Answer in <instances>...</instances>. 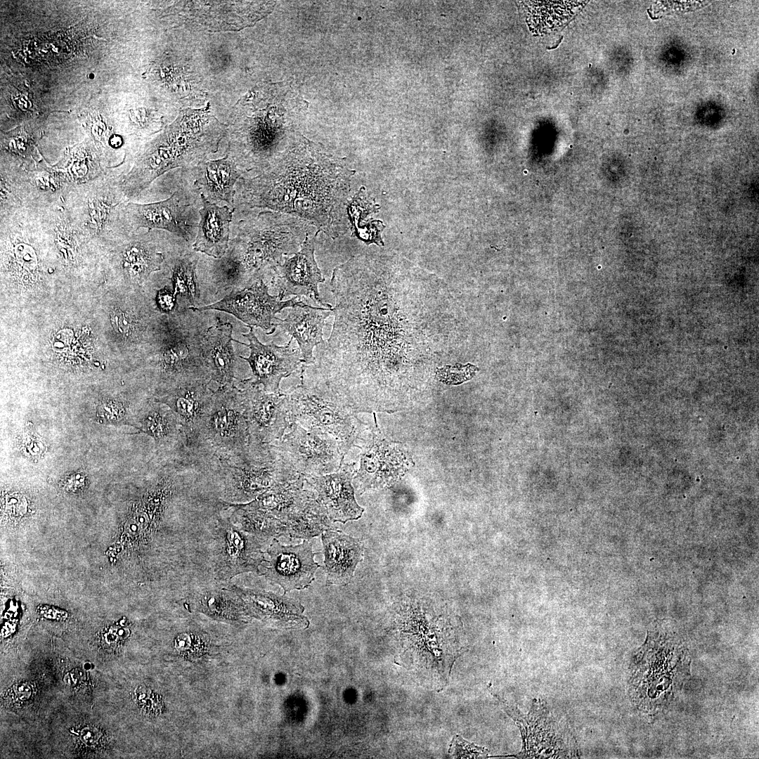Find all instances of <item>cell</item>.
I'll return each instance as SVG.
<instances>
[{
    "label": "cell",
    "instance_id": "6da1fadb",
    "mask_svg": "<svg viewBox=\"0 0 759 759\" xmlns=\"http://www.w3.org/2000/svg\"><path fill=\"white\" fill-rule=\"evenodd\" d=\"M353 174L343 159L296 134L264 171L237 181L234 207L299 217L335 238L347 231Z\"/></svg>",
    "mask_w": 759,
    "mask_h": 759
},
{
    "label": "cell",
    "instance_id": "7a4b0ae2",
    "mask_svg": "<svg viewBox=\"0 0 759 759\" xmlns=\"http://www.w3.org/2000/svg\"><path fill=\"white\" fill-rule=\"evenodd\" d=\"M246 214L232 221L228 247L223 257L245 287L264 279L285 257L301 248L314 227L309 221L271 210Z\"/></svg>",
    "mask_w": 759,
    "mask_h": 759
},
{
    "label": "cell",
    "instance_id": "3957f363",
    "mask_svg": "<svg viewBox=\"0 0 759 759\" xmlns=\"http://www.w3.org/2000/svg\"><path fill=\"white\" fill-rule=\"evenodd\" d=\"M207 311L161 313L154 329L156 365L164 391L198 381L209 382L205 340Z\"/></svg>",
    "mask_w": 759,
    "mask_h": 759
},
{
    "label": "cell",
    "instance_id": "277c9868",
    "mask_svg": "<svg viewBox=\"0 0 759 759\" xmlns=\"http://www.w3.org/2000/svg\"><path fill=\"white\" fill-rule=\"evenodd\" d=\"M121 176L103 173L72 186L64 205L86 238L110 236L119 240L133 231L125 210L128 200L121 188Z\"/></svg>",
    "mask_w": 759,
    "mask_h": 759
},
{
    "label": "cell",
    "instance_id": "5b68a950",
    "mask_svg": "<svg viewBox=\"0 0 759 759\" xmlns=\"http://www.w3.org/2000/svg\"><path fill=\"white\" fill-rule=\"evenodd\" d=\"M285 394L290 422L330 434L337 440L344 458L363 430L364 424L357 418L356 412L325 384L316 380L309 385L302 382Z\"/></svg>",
    "mask_w": 759,
    "mask_h": 759
},
{
    "label": "cell",
    "instance_id": "8992f818",
    "mask_svg": "<svg viewBox=\"0 0 759 759\" xmlns=\"http://www.w3.org/2000/svg\"><path fill=\"white\" fill-rule=\"evenodd\" d=\"M497 698L505 713L515 722L522 739L518 758H578L577 743L569 725L553 713L541 699H534L527 714L498 695Z\"/></svg>",
    "mask_w": 759,
    "mask_h": 759
},
{
    "label": "cell",
    "instance_id": "52a82bcc",
    "mask_svg": "<svg viewBox=\"0 0 759 759\" xmlns=\"http://www.w3.org/2000/svg\"><path fill=\"white\" fill-rule=\"evenodd\" d=\"M180 172L177 189L167 199L149 204L126 203V214L133 231L141 228L162 230L193 244L202 200L187 169Z\"/></svg>",
    "mask_w": 759,
    "mask_h": 759
},
{
    "label": "cell",
    "instance_id": "ba28073f",
    "mask_svg": "<svg viewBox=\"0 0 759 759\" xmlns=\"http://www.w3.org/2000/svg\"><path fill=\"white\" fill-rule=\"evenodd\" d=\"M290 432L280 439L279 448L294 469L304 476L335 472L344 463L337 440L318 429H306L290 422Z\"/></svg>",
    "mask_w": 759,
    "mask_h": 759
},
{
    "label": "cell",
    "instance_id": "9c48e42d",
    "mask_svg": "<svg viewBox=\"0 0 759 759\" xmlns=\"http://www.w3.org/2000/svg\"><path fill=\"white\" fill-rule=\"evenodd\" d=\"M264 280H259L243 289L233 291L213 304L190 309L199 311H223L232 314L247 325L268 330L270 332L266 334L271 335L273 330L272 320L278 318L275 317L276 313L285 308H291L305 303L299 301L297 297L281 300L278 294H270L268 286Z\"/></svg>",
    "mask_w": 759,
    "mask_h": 759
},
{
    "label": "cell",
    "instance_id": "30bf717a",
    "mask_svg": "<svg viewBox=\"0 0 759 759\" xmlns=\"http://www.w3.org/2000/svg\"><path fill=\"white\" fill-rule=\"evenodd\" d=\"M319 232L309 233L297 253L285 257L271 271V284L281 300L291 295L298 298L305 296L325 308H333L323 302L318 292L319 283L325 281L314 256Z\"/></svg>",
    "mask_w": 759,
    "mask_h": 759
},
{
    "label": "cell",
    "instance_id": "8fae6325",
    "mask_svg": "<svg viewBox=\"0 0 759 759\" xmlns=\"http://www.w3.org/2000/svg\"><path fill=\"white\" fill-rule=\"evenodd\" d=\"M241 382L250 443H268L280 439L290 423L285 392H267L252 378Z\"/></svg>",
    "mask_w": 759,
    "mask_h": 759
},
{
    "label": "cell",
    "instance_id": "7c38bea8",
    "mask_svg": "<svg viewBox=\"0 0 759 759\" xmlns=\"http://www.w3.org/2000/svg\"><path fill=\"white\" fill-rule=\"evenodd\" d=\"M248 333L242 334L249 344L241 343L250 349L248 357L240 356L246 361L252 369L254 383L262 384L264 391L280 393V382L290 376L301 365L300 350L291 346L292 338L285 346H278L273 342L262 344L256 337L252 326Z\"/></svg>",
    "mask_w": 759,
    "mask_h": 759
},
{
    "label": "cell",
    "instance_id": "4fadbf2b",
    "mask_svg": "<svg viewBox=\"0 0 759 759\" xmlns=\"http://www.w3.org/2000/svg\"><path fill=\"white\" fill-rule=\"evenodd\" d=\"M354 474V465L343 463L335 472L305 476L306 484L316 492L318 501L332 522L345 524L362 516L364 509L356 502L351 484Z\"/></svg>",
    "mask_w": 759,
    "mask_h": 759
},
{
    "label": "cell",
    "instance_id": "5bb4252c",
    "mask_svg": "<svg viewBox=\"0 0 759 759\" xmlns=\"http://www.w3.org/2000/svg\"><path fill=\"white\" fill-rule=\"evenodd\" d=\"M268 576L279 584L285 592L302 590L314 580V574L320 566L314 561L316 553L308 540L297 545L283 546L275 541L270 550Z\"/></svg>",
    "mask_w": 759,
    "mask_h": 759
},
{
    "label": "cell",
    "instance_id": "9a60e30c",
    "mask_svg": "<svg viewBox=\"0 0 759 759\" xmlns=\"http://www.w3.org/2000/svg\"><path fill=\"white\" fill-rule=\"evenodd\" d=\"M333 308L314 307L306 304L291 307L285 319L273 323V334L278 327L282 332H287L297 341L301 356V380L306 368L314 362L313 348L325 341L323 329L325 319L332 313Z\"/></svg>",
    "mask_w": 759,
    "mask_h": 759
},
{
    "label": "cell",
    "instance_id": "2e32d148",
    "mask_svg": "<svg viewBox=\"0 0 759 759\" xmlns=\"http://www.w3.org/2000/svg\"><path fill=\"white\" fill-rule=\"evenodd\" d=\"M187 169L194 188L207 201L215 204L223 201L235 208V186L243 175L228 155L220 160H204Z\"/></svg>",
    "mask_w": 759,
    "mask_h": 759
},
{
    "label": "cell",
    "instance_id": "e0dca14e",
    "mask_svg": "<svg viewBox=\"0 0 759 759\" xmlns=\"http://www.w3.org/2000/svg\"><path fill=\"white\" fill-rule=\"evenodd\" d=\"M199 256L191 245L181 239L169 252L163 264L171 280L179 311L201 306L197 276Z\"/></svg>",
    "mask_w": 759,
    "mask_h": 759
},
{
    "label": "cell",
    "instance_id": "ac0fdd59",
    "mask_svg": "<svg viewBox=\"0 0 759 759\" xmlns=\"http://www.w3.org/2000/svg\"><path fill=\"white\" fill-rule=\"evenodd\" d=\"M321 538L325 555L326 585L349 584L357 564L363 558V543L358 539L330 529L323 532Z\"/></svg>",
    "mask_w": 759,
    "mask_h": 759
},
{
    "label": "cell",
    "instance_id": "d6986e66",
    "mask_svg": "<svg viewBox=\"0 0 759 759\" xmlns=\"http://www.w3.org/2000/svg\"><path fill=\"white\" fill-rule=\"evenodd\" d=\"M202 207L193 249L208 257L220 259L226 252L235 208L219 206L207 201L202 195Z\"/></svg>",
    "mask_w": 759,
    "mask_h": 759
},
{
    "label": "cell",
    "instance_id": "ffe728a7",
    "mask_svg": "<svg viewBox=\"0 0 759 759\" xmlns=\"http://www.w3.org/2000/svg\"><path fill=\"white\" fill-rule=\"evenodd\" d=\"M398 474L396 453L389 443L382 439L377 429L371 444L362 453L360 467L353 476L357 492L388 485Z\"/></svg>",
    "mask_w": 759,
    "mask_h": 759
},
{
    "label": "cell",
    "instance_id": "44dd1931",
    "mask_svg": "<svg viewBox=\"0 0 759 759\" xmlns=\"http://www.w3.org/2000/svg\"><path fill=\"white\" fill-rule=\"evenodd\" d=\"M233 326L216 317L206 333L205 358L211 380L219 383V388L233 386L235 355L232 345Z\"/></svg>",
    "mask_w": 759,
    "mask_h": 759
},
{
    "label": "cell",
    "instance_id": "7402d4cb",
    "mask_svg": "<svg viewBox=\"0 0 759 759\" xmlns=\"http://www.w3.org/2000/svg\"><path fill=\"white\" fill-rule=\"evenodd\" d=\"M305 484V476L302 474L280 482L271 487L258 504L283 521L299 511L309 500L317 498L313 489H304Z\"/></svg>",
    "mask_w": 759,
    "mask_h": 759
},
{
    "label": "cell",
    "instance_id": "603a6c76",
    "mask_svg": "<svg viewBox=\"0 0 759 759\" xmlns=\"http://www.w3.org/2000/svg\"><path fill=\"white\" fill-rule=\"evenodd\" d=\"M208 382L198 381L169 389L162 401L167 404L182 422L193 423L204 415V410L211 406L214 392L207 387Z\"/></svg>",
    "mask_w": 759,
    "mask_h": 759
},
{
    "label": "cell",
    "instance_id": "cb8c5ba5",
    "mask_svg": "<svg viewBox=\"0 0 759 759\" xmlns=\"http://www.w3.org/2000/svg\"><path fill=\"white\" fill-rule=\"evenodd\" d=\"M283 521L286 526L287 534L292 538L304 540L330 530L332 522L317 498L309 500L299 511Z\"/></svg>",
    "mask_w": 759,
    "mask_h": 759
},
{
    "label": "cell",
    "instance_id": "d4e9b609",
    "mask_svg": "<svg viewBox=\"0 0 759 759\" xmlns=\"http://www.w3.org/2000/svg\"><path fill=\"white\" fill-rule=\"evenodd\" d=\"M175 420L169 414L161 411H153L146 415L143 422V430L157 441L169 438L174 432Z\"/></svg>",
    "mask_w": 759,
    "mask_h": 759
},
{
    "label": "cell",
    "instance_id": "484cf974",
    "mask_svg": "<svg viewBox=\"0 0 759 759\" xmlns=\"http://www.w3.org/2000/svg\"><path fill=\"white\" fill-rule=\"evenodd\" d=\"M477 370L478 368L470 363L446 365L436 370V377L446 384H459L473 377Z\"/></svg>",
    "mask_w": 759,
    "mask_h": 759
},
{
    "label": "cell",
    "instance_id": "4316f807",
    "mask_svg": "<svg viewBox=\"0 0 759 759\" xmlns=\"http://www.w3.org/2000/svg\"><path fill=\"white\" fill-rule=\"evenodd\" d=\"M21 452L32 460H38L46 451L47 447L41 439L30 429H25L19 437Z\"/></svg>",
    "mask_w": 759,
    "mask_h": 759
},
{
    "label": "cell",
    "instance_id": "83f0119b",
    "mask_svg": "<svg viewBox=\"0 0 759 759\" xmlns=\"http://www.w3.org/2000/svg\"><path fill=\"white\" fill-rule=\"evenodd\" d=\"M449 752H453L456 758H477L487 755L488 750L470 744L459 736H455L452 741Z\"/></svg>",
    "mask_w": 759,
    "mask_h": 759
},
{
    "label": "cell",
    "instance_id": "f1b7e54d",
    "mask_svg": "<svg viewBox=\"0 0 759 759\" xmlns=\"http://www.w3.org/2000/svg\"><path fill=\"white\" fill-rule=\"evenodd\" d=\"M125 414V408L122 402L117 400H105L98 407V415L109 422L121 420Z\"/></svg>",
    "mask_w": 759,
    "mask_h": 759
},
{
    "label": "cell",
    "instance_id": "f546056e",
    "mask_svg": "<svg viewBox=\"0 0 759 759\" xmlns=\"http://www.w3.org/2000/svg\"><path fill=\"white\" fill-rule=\"evenodd\" d=\"M86 476L82 472H75L65 476L63 479V486L70 491L81 490L85 484Z\"/></svg>",
    "mask_w": 759,
    "mask_h": 759
},
{
    "label": "cell",
    "instance_id": "4dcf8cb0",
    "mask_svg": "<svg viewBox=\"0 0 759 759\" xmlns=\"http://www.w3.org/2000/svg\"><path fill=\"white\" fill-rule=\"evenodd\" d=\"M81 734L82 741L87 744H93L99 738L98 734L90 729H84Z\"/></svg>",
    "mask_w": 759,
    "mask_h": 759
}]
</instances>
